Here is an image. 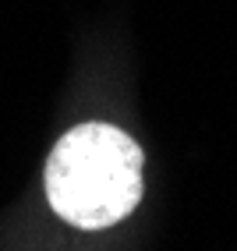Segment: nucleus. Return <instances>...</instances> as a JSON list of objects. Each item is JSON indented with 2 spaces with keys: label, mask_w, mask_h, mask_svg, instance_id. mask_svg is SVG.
<instances>
[{
  "label": "nucleus",
  "mask_w": 237,
  "mask_h": 251,
  "mask_svg": "<svg viewBox=\"0 0 237 251\" xmlns=\"http://www.w3.org/2000/svg\"><path fill=\"white\" fill-rule=\"evenodd\" d=\"M142 149L113 124H81L53 145L43 184L64 223L103 230L121 223L142 202Z\"/></svg>",
  "instance_id": "1"
}]
</instances>
